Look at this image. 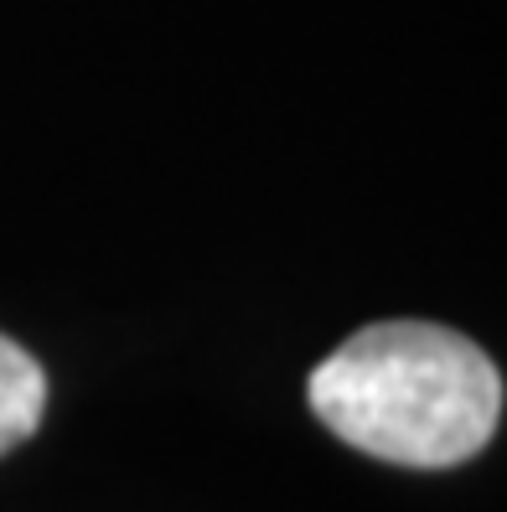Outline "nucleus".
Segmentation results:
<instances>
[{
  "label": "nucleus",
  "mask_w": 507,
  "mask_h": 512,
  "mask_svg": "<svg viewBox=\"0 0 507 512\" xmlns=\"http://www.w3.org/2000/svg\"><path fill=\"white\" fill-rule=\"evenodd\" d=\"M306 399L321 425L363 456L445 471L497 435L502 373L461 331L378 321L311 373Z\"/></svg>",
  "instance_id": "nucleus-1"
},
{
  "label": "nucleus",
  "mask_w": 507,
  "mask_h": 512,
  "mask_svg": "<svg viewBox=\"0 0 507 512\" xmlns=\"http://www.w3.org/2000/svg\"><path fill=\"white\" fill-rule=\"evenodd\" d=\"M47 409V373L21 342L0 337V456L26 445Z\"/></svg>",
  "instance_id": "nucleus-2"
}]
</instances>
